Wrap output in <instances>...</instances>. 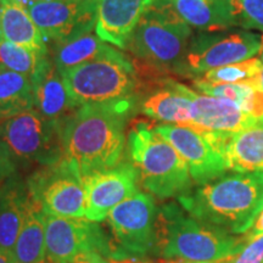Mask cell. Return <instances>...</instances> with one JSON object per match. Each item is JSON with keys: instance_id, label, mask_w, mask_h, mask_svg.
<instances>
[{"instance_id": "4fadbf2b", "label": "cell", "mask_w": 263, "mask_h": 263, "mask_svg": "<svg viewBox=\"0 0 263 263\" xmlns=\"http://www.w3.org/2000/svg\"><path fill=\"white\" fill-rule=\"evenodd\" d=\"M99 0H51L28 5V12L45 41L60 43L91 32Z\"/></svg>"}, {"instance_id": "5bb4252c", "label": "cell", "mask_w": 263, "mask_h": 263, "mask_svg": "<svg viewBox=\"0 0 263 263\" xmlns=\"http://www.w3.org/2000/svg\"><path fill=\"white\" fill-rule=\"evenodd\" d=\"M82 183L84 186V217L98 223L106 219L111 210L139 192L137 170L130 162L82 177Z\"/></svg>"}, {"instance_id": "d590c367", "label": "cell", "mask_w": 263, "mask_h": 263, "mask_svg": "<svg viewBox=\"0 0 263 263\" xmlns=\"http://www.w3.org/2000/svg\"><path fill=\"white\" fill-rule=\"evenodd\" d=\"M22 3L26 6L28 5H32V4H39V3H45V2H51V0H21Z\"/></svg>"}, {"instance_id": "f35d334b", "label": "cell", "mask_w": 263, "mask_h": 263, "mask_svg": "<svg viewBox=\"0 0 263 263\" xmlns=\"http://www.w3.org/2000/svg\"><path fill=\"white\" fill-rule=\"evenodd\" d=\"M179 263H203V262H179ZM218 263V262H217Z\"/></svg>"}, {"instance_id": "30bf717a", "label": "cell", "mask_w": 263, "mask_h": 263, "mask_svg": "<svg viewBox=\"0 0 263 263\" xmlns=\"http://www.w3.org/2000/svg\"><path fill=\"white\" fill-rule=\"evenodd\" d=\"M32 200L45 215L83 218L84 186L81 174L65 159L33 172L26 180Z\"/></svg>"}, {"instance_id": "e575fe53", "label": "cell", "mask_w": 263, "mask_h": 263, "mask_svg": "<svg viewBox=\"0 0 263 263\" xmlns=\"http://www.w3.org/2000/svg\"><path fill=\"white\" fill-rule=\"evenodd\" d=\"M0 263H15L12 252L0 246Z\"/></svg>"}, {"instance_id": "9a60e30c", "label": "cell", "mask_w": 263, "mask_h": 263, "mask_svg": "<svg viewBox=\"0 0 263 263\" xmlns=\"http://www.w3.org/2000/svg\"><path fill=\"white\" fill-rule=\"evenodd\" d=\"M33 108L43 117L64 124L80 107L72 100L60 72L49 54L39 62L31 76Z\"/></svg>"}, {"instance_id": "b9f144b4", "label": "cell", "mask_w": 263, "mask_h": 263, "mask_svg": "<svg viewBox=\"0 0 263 263\" xmlns=\"http://www.w3.org/2000/svg\"><path fill=\"white\" fill-rule=\"evenodd\" d=\"M262 263H263V262H262Z\"/></svg>"}, {"instance_id": "277c9868", "label": "cell", "mask_w": 263, "mask_h": 263, "mask_svg": "<svg viewBox=\"0 0 263 263\" xmlns=\"http://www.w3.org/2000/svg\"><path fill=\"white\" fill-rule=\"evenodd\" d=\"M128 157L137 170L139 183L161 200L186 195L193 190L189 167L172 144L155 129L139 121L127 138Z\"/></svg>"}, {"instance_id": "8992f818", "label": "cell", "mask_w": 263, "mask_h": 263, "mask_svg": "<svg viewBox=\"0 0 263 263\" xmlns=\"http://www.w3.org/2000/svg\"><path fill=\"white\" fill-rule=\"evenodd\" d=\"M61 76L78 106L132 100L138 88L133 64L116 49Z\"/></svg>"}, {"instance_id": "7402d4cb", "label": "cell", "mask_w": 263, "mask_h": 263, "mask_svg": "<svg viewBox=\"0 0 263 263\" xmlns=\"http://www.w3.org/2000/svg\"><path fill=\"white\" fill-rule=\"evenodd\" d=\"M115 49L104 42L97 32H88L68 41L52 44V61L58 71L64 72L72 70L85 62L110 54Z\"/></svg>"}, {"instance_id": "ba28073f", "label": "cell", "mask_w": 263, "mask_h": 263, "mask_svg": "<svg viewBox=\"0 0 263 263\" xmlns=\"http://www.w3.org/2000/svg\"><path fill=\"white\" fill-rule=\"evenodd\" d=\"M263 49V34L241 28L199 32L193 35L184 76H201L213 68L256 58Z\"/></svg>"}, {"instance_id": "5b68a950", "label": "cell", "mask_w": 263, "mask_h": 263, "mask_svg": "<svg viewBox=\"0 0 263 263\" xmlns=\"http://www.w3.org/2000/svg\"><path fill=\"white\" fill-rule=\"evenodd\" d=\"M193 35L194 29L171 0H155L141 16L126 49L156 70L183 74Z\"/></svg>"}, {"instance_id": "4316f807", "label": "cell", "mask_w": 263, "mask_h": 263, "mask_svg": "<svg viewBox=\"0 0 263 263\" xmlns=\"http://www.w3.org/2000/svg\"><path fill=\"white\" fill-rule=\"evenodd\" d=\"M45 55L0 39V72H17L31 77Z\"/></svg>"}, {"instance_id": "cb8c5ba5", "label": "cell", "mask_w": 263, "mask_h": 263, "mask_svg": "<svg viewBox=\"0 0 263 263\" xmlns=\"http://www.w3.org/2000/svg\"><path fill=\"white\" fill-rule=\"evenodd\" d=\"M11 252L15 263H41L45 259L44 213L32 197Z\"/></svg>"}, {"instance_id": "484cf974", "label": "cell", "mask_w": 263, "mask_h": 263, "mask_svg": "<svg viewBox=\"0 0 263 263\" xmlns=\"http://www.w3.org/2000/svg\"><path fill=\"white\" fill-rule=\"evenodd\" d=\"M32 108L31 77L17 72H0V118L6 120Z\"/></svg>"}, {"instance_id": "7a4b0ae2", "label": "cell", "mask_w": 263, "mask_h": 263, "mask_svg": "<svg viewBox=\"0 0 263 263\" xmlns=\"http://www.w3.org/2000/svg\"><path fill=\"white\" fill-rule=\"evenodd\" d=\"M178 202L200 221L245 234L263 210V170L224 173L180 196Z\"/></svg>"}, {"instance_id": "60d3db41", "label": "cell", "mask_w": 263, "mask_h": 263, "mask_svg": "<svg viewBox=\"0 0 263 263\" xmlns=\"http://www.w3.org/2000/svg\"><path fill=\"white\" fill-rule=\"evenodd\" d=\"M218 263H221V262H218Z\"/></svg>"}, {"instance_id": "ab89813d", "label": "cell", "mask_w": 263, "mask_h": 263, "mask_svg": "<svg viewBox=\"0 0 263 263\" xmlns=\"http://www.w3.org/2000/svg\"><path fill=\"white\" fill-rule=\"evenodd\" d=\"M261 59L263 60V49H262V55H261Z\"/></svg>"}, {"instance_id": "ac0fdd59", "label": "cell", "mask_w": 263, "mask_h": 263, "mask_svg": "<svg viewBox=\"0 0 263 263\" xmlns=\"http://www.w3.org/2000/svg\"><path fill=\"white\" fill-rule=\"evenodd\" d=\"M228 171L263 170V120L234 133H213Z\"/></svg>"}, {"instance_id": "83f0119b", "label": "cell", "mask_w": 263, "mask_h": 263, "mask_svg": "<svg viewBox=\"0 0 263 263\" xmlns=\"http://www.w3.org/2000/svg\"><path fill=\"white\" fill-rule=\"evenodd\" d=\"M235 28L263 34V0H223Z\"/></svg>"}, {"instance_id": "f1b7e54d", "label": "cell", "mask_w": 263, "mask_h": 263, "mask_svg": "<svg viewBox=\"0 0 263 263\" xmlns=\"http://www.w3.org/2000/svg\"><path fill=\"white\" fill-rule=\"evenodd\" d=\"M262 67V59L252 58L241 62L213 68L203 73L202 78L215 83H241L256 77L261 72Z\"/></svg>"}, {"instance_id": "f546056e", "label": "cell", "mask_w": 263, "mask_h": 263, "mask_svg": "<svg viewBox=\"0 0 263 263\" xmlns=\"http://www.w3.org/2000/svg\"><path fill=\"white\" fill-rule=\"evenodd\" d=\"M263 262V234L246 241L235 255L226 258L221 263H262Z\"/></svg>"}, {"instance_id": "9c48e42d", "label": "cell", "mask_w": 263, "mask_h": 263, "mask_svg": "<svg viewBox=\"0 0 263 263\" xmlns=\"http://www.w3.org/2000/svg\"><path fill=\"white\" fill-rule=\"evenodd\" d=\"M157 211L154 195L141 192L111 210L106 221L117 245L114 258L138 259L154 252Z\"/></svg>"}, {"instance_id": "44dd1931", "label": "cell", "mask_w": 263, "mask_h": 263, "mask_svg": "<svg viewBox=\"0 0 263 263\" xmlns=\"http://www.w3.org/2000/svg\"><path fill=\"white\" fill-rule=\"evenodd\" d=\"M31 205L27 184L17 177L0 194V246L12 251Z\"/></svg>"}, {"instance_id": "d6986e66", "label": "cell", "mask_w": 263, "mask_h": 263, "mask_svg": "<svg viewBox=\"0 0 263 263\" xmlns=\"http://www.w3.org/2000/svg\"><path fill=\"white\" fill-rule=\"evenodd\" d=\"M141 112L162 123L193 127L194 104L180 89L178 82L164 81L162 88L141 103Z\"/></svg>"}, {"instance_id": "d4e9b609", "label": "cell", "mask_w": 263, "mask_h": 263, "mask_svg": "<svg viewBox=\"0 0 263 263\" xmlns=\"http://www.w3.org/2000/svg\"><path fill=\"white\" fill-rule=\"evenodd\" d=\"M196 91L209 97L224 99L258 120H263V93L246 83H215L200 77L193 81Z\"/></svg>"}, {"instance_id": "ffe728a7", "label": "cell", "mask_w": 263, "mask_h": 263, "mask_svg": "<svg viewBox=\"0 0 263 263\" xmlns=\"http://www.w3.org/2000/svg\"><path fill=\"white\" fill-rule=\"evenodd\" d=\"M3 38L38 54H48L47 41L21 0H0Z\"/></svg>"}, {"instance_id": "2e32d148", "label": "cell", "mask_w": 263, "mask_h": 263, "mask_svg": "<svg viewBox=\"0 0 263 263\" xmlns=\"http://www.w3.org/2000/svg\"><path fill=\"white\" fill-rule=\"evenodd\" d=\"M178 85L194 104L192 128L213 133H234L251 127L259 121L232 101L199 93L179 82Z\"/></svg>"}, {"instance_id": "836d02e7", "label": "cell", "mask_w": 263, "mask_h": 263, "mask_svg": "<svg viewBox=\"0 0 263 263\" xmlns=\"http://www.w3.org/2000/svg\"><path fill=\"white\" fill-rule=\"evenodd\" d=\"M242 83L249 84L250 87H252V88H254V89L258 90V91H262V93H263V67H262L261 72H259V73L256 76V77L251 78V80H248V81L242 82Z\"/></svg>"}, {"instance_id": "52a82bcc", "label": "cell", "mask_w": 263, "mask_h": 263, "mask_svg": "<svg viewBox=\"0 0 263 263\" xmlns=\"http://www.w3.org/2000/svg\"><path fill=\"white\" fill-rule=\"evenodd\" d=\"M0 139L17 163L50 166L64 159L61 124L34 108L3 120Z\"/></svg>"}, {"instance_id": "e0dca14e", "label": "cell", "mask_w": 263, "mask_h": 263, "mask_svg": "<svg viewBox=\"0 0 263 263\" xmlns=\"http://www.w3.org/2000/svg\"><path fill=\"white\" fill-rule=\"evenodd\" d=\"M155 0H99L95 32L108 44L126 49L141 16Z\"/></svg>"}, {"instance_id": "74e56055", "label": "cell", "mask_w": 263, "mask_h": 263, "mask_svg": "<svg viewBox=\"0 0 263 263\" xmlns=\"http://www.w3.org/2000/svg\"><path fill=\"white\" fill-rule=\"evenodd\" d=\"M41 263H64V262H55V261H49V259L45 258L44 261H42Z\"/></svg>"}, {"instance_id": "603a6c76", "label": "cell", "mask_w": 263, "mask_h": 263, "mask_svg": "<svg viewBox=\"0 0 263 263\" xmlns=\"http://www.w3.org/2000/svg\"><path fill=\"white\" fill-rule=\"evenodd\" d=\"M180 17L193 29L215 32L235 28L223 0H171Z\"/></svg>"}, {"instance_id": "6da1fadb", "label": "cell", "mask_w": 263, "mask_h": 263, "mask_svg": "<svg viewBox=\"0 0 263 263\" xmlns=\"http://www.w3.org/2000/svg\"><path fill=\"white\" fill-rule=\"evenodd\" d=\"M132 100L83 105L61 126L64 159L81 177L116 167L126 147Z\"/></svg>"}, {"instance_id": "8fae6325", "label": "cell", "mask_w": 263, "mask_h": 263, "mask_svg": "<svg viewBox=\"0 0 263 263\" xmlns=\"http://www.w3.org/2000/svg\"><path fill=\"white\" fill-rule=\"evenodd\" d=\"M44 227L45 258L49 261L68 263L85 252L114 258L115 250L98 222L44 213Z\"/></svg>"}, {"instance_id": "1f68e13d", "label": "cell", "mask_w": 263, "mask_h": 263, "mask_svg": "<svg viewBox=\"0 0 263 263\" xmlns=\"http://www.w3.org/2000/svg\"><path fill=\"white\" fill-rule=\"evenodd\" d=\"M68 263H112L107 261L103 255L97 254V252H85V254H81L72 259Z\"/></svg>"}, {"instance_id": "3957f363", "label": "cell", "mask_w": 263, "mask_h": 263, "mask_svg": "<svg viewBox=\"0 0 263 263\" xmlns=\"http://www.w3.org/2000/svg\"><path fill=\"white\" fill-rule=\"evenodd\" d=\"M244 244V236L200 221L178 203H167L157 211L154 252L162 258L217 263L235 255Z\"/></svg>"}, {"instance_id": "8d00e7d4", "label": "cell", "mask_w": 263, "mask_h": 263, "mask_svg": "<svg viewBox=\"0 0 263 263\" xmlns=\"http://www.w3.org/2000/svg\"><path fill=\"white\" fill-rule=\"evenodd\" d=\"M0 39H4L3 38V31H2V9H0Z\"/></svg>"}, {"instance_id": "d6a6232c", "label": "cell", "mask_w": 263, "mask_h": 263, "mask_svg": "<svg viewBox=\"0 0 263 263\" xmlns=\"http://www.w3.org/2000/svg\"><path fill=\"white\" fill-rule=\"evenodd\" d=\"M263 234V210L262 212L259 213L258 218L256 219V222L254 223V226L250 228V230L248 233H245L244 238L246 241H249V240H252L255 238H257V236L262 235Z\"/></svg>"}, {"instance_id": "7c38bea8", "label": "cell", "mask_w": 263, "mask_h": 263, "mask_svg": "<svg viewBox=\"0 0 263 263\" xmlns=\"http://www.w3.org/2000/svg\"><path fill=\"white\" fill-rule=\"evenodd\" d=\"M155 129L183 157L194 183L201 185L228 172L226 160L216 145L212 132L168 123L155 126Z\"/></svg>"}, {"instance_id": "4dcf8cb0", "label": "cell", "mask_w": 263, "mask_h": 263, "mask_svg": "<svg viewBox=\"0 0 263 263\" xmlns=\"http://www.w3.org/2000/svg\"><path fill=\"white\" fill-rule=\"evenodd\" d=\"M17 172L16 162L5 143L0 139V194L6 188L9 182L14 179Z\"/></svg>"}]
</instances>
